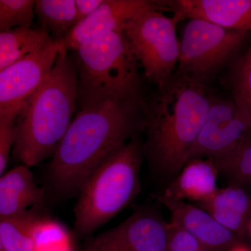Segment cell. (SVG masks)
Here are the masks:
<instances>
[{
  "label": "cell",
  "instance_id": "24",
  "mask_svg": "<svg viewBox=\"0 0 251 251\" xmlns=\"http://www.w3.org/2000/svg\"><path fill=\"white\" fill-rule=\"evenodd\" d=\"M17 120L0 119V175L4 174L17 137Z\"/></svg>",
  "mask_w": 251,
  "mask_h": 251
},
{
  "label": "cell",
  "instance_id": "16",
  "mask_svg": "<svg viewBox=\"0 0 251 251\" xmlns=\"http://www.w3.org/2000/svg\"><path fill=\"white\" fill-rule=\"evenodd\" d=\"M198 204L241 239L247 232L251 216V193L245 188L235 185L219 188L211 198Z\"/></svg>",
  "mask_w": 251,
  "mask_h": 251
},
{
  "label": "cell",
  "instance_id": "3",
  "mask_svg": "<svg viewBox=\"0 0 251 251\" xmlns=\"http://www.w3.org/2000/svg\"><path fill=\"white\" fill-rule=\"evenodd\" d=\"M77 99L76 66L62 43L49 77L18 117L14 158L31 168L53 155L72 124Z\"/></svg>",
  "mask_w": 251,
  "mask_h": 251
},
{
  "label": "cell",
  "instance_id": "21",
  "mask_svg": "<svg viewBox=\"0 0 251 251\" xmlns=\"http://www.w3.org/2000/svg\"><path fill=\"white\" fill-rule=\"evenodd\" d=\"M35 4L32 0H0V32L31 27Z\"/></svg>",
  "mask_w": 251,
  "mask_h": 251
},
{
  "label": "cell",
  "instance_id": "19",
  "mask_svg": "<svg viewBox=\"0 0 251 251\" xmlns=\"http://www.w3.org/2000/svg\"><path fill=\"white\" fill-rule=\"evenodd\" d=\"M36 209L0 218V251H35L34 228L41 219Z\"/></svg>",
  "mask_w": 251,
  "mask_h": 251
},
{
  "label": "cell",
  "instance_id": "17",
  "mask_svg": "<svg viewBox=\"0 0 251 251\" xmlns=\"http://www.w3.org/2000/svg\"><path fill=\"white\" fill-rule=\"evenodd\" d=\"M35 14L41 29L62 42L78 23L75 0H38Z\"/></svg>",
  "mask_w": 251,
  "mask_h": 251
},
{
  "label": "cell",
  "instance_id": "11",
  "mask_svg": "<svg viewBox=\"0 0 251 251\" xmlns=\"http://www.w3.org/2000/svg\"><path fill=\"white\" fill-rule=\"evenodd\" d=\"M163 8L159 1L148 0H104L88 18L77 23L63 41L64 47L76 50L85 42L104 33L122 32L126 26L149 10Z\"/></svg>",
  "mask_w": 251,
  "mask_h": 251
},
{
  "label": "cell",
  "instance_id": "4",
  "mask_svg": "<svg viewBox=\"0 0 251 251\" xmlns=\"http://www.w3.org/2000/svg\"><path fill=\"white\" fill-rule=\"evenodd\" d=\"M74 52L80 110L106 101H145L141 67L124 31L95 36Z\"/></svg>",
  "mask_w": 251,
  "mask_h": 251
},
{
  "label": "cell",
  "instance_id": "8",
  "mask_svg": "<svg viewBox=\"0 0 251 251\" xmlns=\"http://www.w3.org/2000/svg\"><path fill=\"white\" fill-rule=\"evenodd\" d=\"M62 43L50 39L34 53L0 71V119L17 120L49 77Z\"/></svg>",
  "mask_w": 251,
  "mask_h": 251
},
{
  "label": "cell",
  "instance_id": "27",
  "mask_svg": "<svg viewBox=\"0 0 251 251\" xmlns=\"http://www.w3.org/2000/svg\"><path fill=\"white\" fill-rule=\"evenodd\" d=\"M248 231H249V232L250 233L251 236V216L250 220H249V226H248Z\"/></svg>",
  "mask_w": 251,
  "mask_h": 251
},
{
  "label": "cell",
  "instance_id": "13",
  "mask_svg": "<svg viewBox=\"0 0 251 251\" xmlns=\"http://www.w3.org/2000/svg\"><path fill=\"white\" fill-rule=\"evenodd\" d=\"M174 13L176 23L201 19L226 29L251 31V0H175L161 1Z\"/></svg>",
  "mask_w": 251,
  "mask_h": 251
},
{
  "label": "cell",
  "instance_id": "6",
  "mask_svg": "<svg viewBox=\"0 0 251 251\" xmlns=\"http://www.w3.org/2000/svg\"><path fill=\"white\" fill-rule=\"evenodd\" d=\"M248 31L226 29L201 19H191L180 41L177 72L206 86L247 40Z\"/></svg>",
  "mask_w": 251,
  "mask_h": 251
},
{
  "label": "cell",
  "instance_id": "25",
  "mask_svg": "<svg viewBox=\"0 0 251 251\" xmlns=\"http://www.w3.org/2000/svg\"><path fill=\"white\" fill-rule=\"evenodd\" d=\"M104 0H75L78 23L88 18L103 2Z\"/></svg>",
  "mask_w": 251,
  "mask_h": 251
},
{
  "label": "cell",
  "instance_id": "12",
  "mask_svg": "<svg viewBox=\"0 0 251 251\" xmlns=\"http://www.w3.org/2000/svg\"><path fill=\"white\" fill-rule=\"evenodd\" d=\"M153 197L166 206L172 221L196 238L208 251H227L241 242V238L220 224L201 206L175 201L163 194L153 195Z\"/></svg>",
  "mask_w": 251,
  "mask_h": 251
},
{
  "label": "cell",
  "instance_id": "20",
  "mask_svg": "<svg viewBox=\"0 0 251 251\" xmlns=\"http://www.w3.org/2000/svg\"><path fill=\"white\" fill-rule=\"evenodd\" d=\"M219 175L235 185L251 192V136L233 152L224 158L213 161Z\"/></svg>",
  "mask_w": 251,
  "mask_h": 251
},
{
  "label": "cell",
  "instance_id": "18",
  "mask_svg": "<svg viewBox=\"0 0 251 251\" xmlns=\"http://www.w3.org/2000/svg\"><path fill=\"white\" fill-rule=\"evenodd\" d=\"M50 39L45 31L31 27L0 32V71L34 53Z\"/></svg>",
  "mask_w": 251,
  "mask_h": 251
},
{
  "label": "cell",
  "instance_id": "5",
  "mask_svg": "<svg viewBox=\"0 0 251 251\" xmlns=\"http://www.w3.org/2000/svg\"><path fill=\"white\" fill-rule=\"evenodd\" d=\"M143 153L139 142L130 140L86 181L74 209V229L79 237L90 236L138 196Z\"/></svg>",
  "mask_w": 251,
  "mask_h": 251
},
{
  "label": "cell",
  "instance_id": "1",
  "mask_svg": "<svg viewBox=\"0 0 251 251\" xmlns=\"http://www.w3.org/2000/svg\"><path fill=\"white\" fill-rule=\"evenodd\" d=\"M145 101H106L79 110L48 166L56 193H80L105 160L145 130Z\"/></svg>",
  "mask_w": 251,
  "mask_h": 251
},
{
  "label": "cell",
  "instance_id": "26",
  "mask_svg": "<svg viewBox=\"0 0 251 251\" xmlns=\"http://www.w3.org/2000/svg\"><path fill=\"white\" fill-rule=\"evenodd\" d=\"M227 251H251V248L244 244L242 242L237 243V244L229 249Z\"/></svg>",
  "mask_w": 251,
  "mask_h": 251
},
{
  "label": "cell",
  "instance_id": "22",
  "mask_svg": "<svg viewBox=\"0 0 251 251\" xmlns=\"http://www.w3.org/2000/svg\"><path fill=\"white\" fill-rule=\"evenodd\" d=\"M233 99L251 115V44L247 52L236 64L232 75Z\"/></svg>",
  "mask_w": 251,
  "mask_h": 251
},
{
  "label": "cell",
  "instance_id": "23",
  "mask_svg": "<svg viewBox=\"0 0 251 251\" xmlns=\"http://www.w3.org/2000/svg\"><path fill=\"white\" fill-rule=\"evenodd\" d=\"M165 251H208L196 238L175 221L168 224V238Z\"/></svg>",
  "mask_w": 251,
  "mask_h": 251
},
{
  "label": "cell",
  "instance_id": "14",
  "mask_svg": "<svg viewBox=\"0 0 251 251\" xmlns=\"http://www.w3.org/2000/svg\"><path fill=\"white\" fill-rule=\"evenodd\" d=\"M45 191L36 184L30 168L21 164L0 177V218L18 215L43 204Z\"/></svg>",
  "mask_w": 251,
  "mask_h": 251
},
{
  "label": "cell",
  "instance_id": "15",
  "mask_svg": "<svg viewBox=\"0 0 251 251\" xmlns=\"http://www.w3.org/2000/svg\"><path fill=\"white\" fill-rule=\"evenodd\" d=\"M219 176L212 160L195 158L186 163L163 194L175 201L202 202L219 189Z\"/></svg>",
  "mask_w": 251,
  "mask_h": 251
},
{
  "label": "cell",
  "instance_id": "7",
  "mask_svg": "<svg viewBox=\"0 0 251 251\" xmlns=\"http://www.w3.org/2000/svg\"><path fill=\"white\" fill-rule=\"evenodd\" d=\"M176 24L174 18L167 17L159 10L151 9L135 18L124 29L145 76L157 87L169 80L179 63Z\"/></svg>",
  "mask_w": 251,
  "mask_h": 251
},
{
  "label": "cell",
  "instance_id": "2",
  "mask_svg": "<svg viewBox=\"0 0 251 251\" xmlns=\"http://www.w3.org/2000/svg\"><path fill=\"white\" fill-rule=\"evenodd\" d=\"M206 87L176 72L145 100L143 150L162 174L176 176L189 161L212 100Z\"/></svg>",
  "mask_w": 251,
  "mask_h": 251
},
{
  "label": "cell",
  "instance_id": "9",
  "mask_svg": "<svg viewBox=\"0 0 251 251\" xmlns=\"http://www.w3.org/2000/svg\"><path fill=\"white\" fill-rule=\"evenodd\" d=\"M251 136V115L232 99L212 98L205 123L193 147L195 158L216 161L230 154Z\"/></svg>",
  "mask_w": 251,
  "mask_h": 251
},
{
  "label": "cell",
  "instance_id": "10",
  "mask_svg": "<svg viewBox=\"0 0 251 251\" xmlns=\"http://www.w3.org/2000/svg\"><path fill=\"white\" fill-rule=\"evenodd\" d=\"M168 224L153 208L136 209L116 227L89 239L83 251H165Z\"/></svg>",
  "mask_w": 251,
  "mask_h": 251
}]
</instances>
